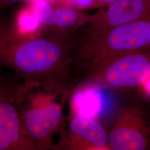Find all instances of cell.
<instances>
[{"mask_svg": "<svg viewBox=\"0 0 150 150\" xmlns=\"http://www.w3.org/2000/svg\"><path fill=\"white\" fill-rule=\"evenodd\" d=\"M99 89L90 86H76L71 93V116L96 118L102 106Z\"/></svg>", "mask_w": 150, "mask_h": 150, "instance_id": "cell-10", "label": "cell"}, {"mask_svg": "<svg viewBox=\"0 0 150 150\" xmlns=\"http://www.w3.org/2000/svg\"><path fill=\"white\" fill-rule=\"evenodd\" d=\"M77 86L128 89L141 86L150 74V51L121 54L87 65Z\"/></svg>", "mask_w": 150, "mask_h": 150, "instance_id": "cell-3", "label": "cell"}, {"mask_svg": "<svg viewBox=\"0 0 150 150\" xmlns=\"http://www.w3.org/2000/svg\"><path fill=\"white\" fill-rule=\"evenodd\" d=\"M76 42L48 32L23 33L0 21V66L21 76L24 85L70 90Z\"/></svg>", "mask_w": 150, "mask_h": 150, "instance_id": "cell-1", "label": "cell"}, {"mask_svg": "<svg viewBox=\"0 0 150 150\" xmlns=\"http://www.w3.org/2000/svg\"><path fill=\"white\" fill-rule=\"evenodd\" d=\"M69 132L62 129L59 148L67 150H109L108 134L96 118L70 116Z\"/></svg>", "mask_w": 150, "mask_h": 150, "instance_id": "cell-9", "label": "cell"}, {"mask_svg": "<svg viewBox=\"0 0 150 150\" xmlns=\"http://www.w3.org/2000/svg\"><path fill=\"white\" fill-rule=\"evenodd\" d=\"M64 5L80 10L97 8V0H60Z\"/></svg>", "mask_w": 150, "mask_h": 150, "instance_id": "cell-12", "label": "cell"}, {"mask_svg": "<svg viewBox=\"0 0 150 150\" xmlns=\"http://www.w3.org/2000/svg\"><path fill=\"white\" fill-rule=\"evenodd\" d=\"M25 1H27V0H5V7L16 4V3L23 2Z\"/></svg>", "mask_w": 150, "mask_h": 150, "instance_id": "cell-15", "label": "cell"}, {"mask_svg": "<svg viewBox=\"0 0 150 150\" xmlns=\"http://www.w3.org/2000/svg\"><path fill=\"white\" fill-rule=\"evenodd\" d=\"M40 23L41 31L64 38L88 25L91 15L65 5H55L47 1H38L31 6Z\"/></svg>", "mask_w": 150, "mask_h": 150, "instance_id": "cell-7", "label": "cell"}, {"mask_svg": "<svg viewBox=\"0 0 150 150\" xmlns=\"http://www.w3.org/2000/svg\"><path fill=\"white\" fill-rule=\"evenodd\" d=\"M5 7V0H0V8Z\"/></svg>", "mask_w": 150, "mask_h": 150, "instance_id": "cell-16", "label": "cell"}, {"mask_svg": "<svg viewBox=\"0 0 150 150\" xmlns=\"http://www.w3.org/2000/svg\"><path fill=\"white\" fill-rule=\"evenodd\" d=\"M109 150H150V121L140 108H122L108 134Z\"/></svg>", "mask_w": 150, "mask_h": 150, "instance_id": "cell-6", "label": "cell"}, {"mask_svg": "<svg viewBox=\"0 0 150 150\" xmlns=\"http://www.w3.org/2000/svg\"><path fill=\"white\" fill-rule=\"evenodd\" d=\"M0 150H37L25 132L17 84L0 77Z\"/></svg>", "mask_w": 150, "mask_h": 150, "instance_id": "cell-5", "label": "cell"}, {"mask_svg": "<svg viewBox=\"0 0 150 150\" xmlns=\"http://www.w3.org/2000/svg\"><path fill=\"white\" fill-rule=\"evenodd\" d=\"M11 22L17 30L23 33L41 31L40 23L31 6L28 8H23L18 11Z\"/></svg>", "mask_w": 150, "mask_h": 150, "instance_id": "cell-11", "label": "cell"}, {"mask_svg": "<svg viewBox=\"0 0 150 150\" xmlns=\"http://www.w3.org/2000/svg\"><path fill=\"white\" fill-rule=\"evenodd\" d=\"M116 0H97V8H101L106 7L111 4Z\"/></svg>", "mask_w": 150, "mask_h": 150, "instance_id": "cell-13", "label": "cell"}, {"mask_svg": "<svg viewBox=\"0 0 150 150\" xmlns=\"http://www.w3.org/2000/svg\"><path fill=\"white\" fill-rule=\"evenodd\" d=\"M145 1H146L147 2H148L149 3H150V0H145Z\"/></svg>", "mask_w": 150, "mask_h": 150, "instance_id": "cell-17", "label": "cell"}, {"mask_svg": "<svg viewBox=\"0 0 150 150\" xmlns=\"http://www.w3.org/2000/svg\"><path fill=\"white\" fill-rule=\"evenodd\" d=\"M141 86L143 87L145 92H146L150 95V74Z\"/></svg>", "mask_w": 150, "mask_h": 150, "instance_id": "cell-14", "label": "cell"}, {"mask_svg": "<svg viewBox=\"0 0 150 150\" xmlns=\"http://www.w3.org/2000/svg\"><path fill=\"white\" fill-rule=\"evenodd\" d=\"M31 106L21 107L22 120L27 137L38 150L54 147L52 136L61 130L64 123L63 107L67 97L61 101L54 102V95H39Z\"/></svg>", "mask_w": 150, "mask_h": 150, "instance_id": "cell-4", "label": "cell"}, {"mask_svg": "<svg viewBox=\"0 0 150 150\" xmlns=\"http://www.w3.org/2000/svg\"><path fill=\"white\" fill-rule=\"evenodd\" d=\"M150 51V17L106 31L87 32L77 43L75 56L87 65L113 56Z\"/></svg>", "mask_w": 150, "mask_h": 150, "instance_id": "cell-2", "label": "cell"}, {"mask_svg": "<svg viewBox=\"0 0 150 150\" xmlns=\"http://www.w3.org/2000/svg\"><path fill=\"white\" fill-rule=\"evenodd\" d=\"M106 7L91 15L87 32H104L150 17V4L145 0H116Z\"/></svg>", "mask_w": 150, "mask_h": 150, "instance_id": "cell-8", "label": "cell"}]
</instances>
